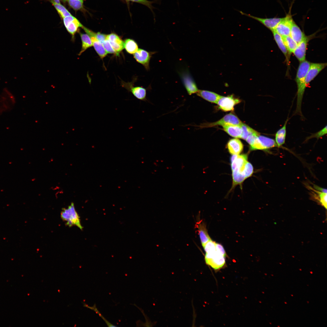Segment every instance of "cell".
Returning a JSON list of instances; mask_svg holds the SVG:
<instances>
[{"label": "cell", "instance_id": "8fae6325", "mask_svg": "<svg viewBox=\"0 0 327 327\" xmlns=\"http://www.w3.org/2000/svg\"><path fill=\"white\" fill-rule=\"evenodd\" d=\"M239 12L242 15L246 16L258 21L272 31L274 29L283 18L278 17L261 18L245 13L242 11H239Z\"/></svg>", "mask_w": 327, "mask_h": 327}, {"label": "cell", "instance_id": "8992f818", "mask_svg": "<svg viewBox=\"0 0 327 327\" xmlns=\"http://www.w3.org/2000/svg\"><path fill=\"white\" fill-rule=\"evenodd\" d=\"M293 21L291 14H288L283 18L272 31H275L281 36L290 35L291 27Z\"/></svg>", "mask_w": 327, "mask_h": 327}, {"label": "cell", "instance_id": "ab89813d", "mask_svg": "<svg viewBox=\"0 0 327 327\" xmlns=\"http://www.w3.org/2000/svg\"><path fill=\"white\" fill-rule=\"evenodd\" d=\"M133 2H137L143 4L145 5L150 8L151 9L152 8L151 4L152 3V2L148 1L147 0H127Z\"/></svg>", "mask_w": 327, "mask_h": 327}, {"label": "cell", "instance_id": "f546056e", "mask_svg": "<svg viewBox=\"0 0 327 327\" xmlns=\"http://www.w3.org/2000/svg\"><path fill=\"white\" fill-rule=\"evenodd\" d=\"M242 130L241 138L246 140L248 136L250 135H259L260 133L243 123L240 125Z\"/></svg>", "mask_w": 327, "mask_h": 327}, {"label": "cell", "instance_id": "5bb4252c", "mask_svg": "<svg viewBox=\"0 0 327 327\" xmlns=\"http://www.w3.org/2000/svg\"><path fill=\"white\" fill-rule=\"evenodd\" d=\"M86 33L90 37L95 50L102 59L104 58L107 53L104 49L102 43L98 40L94 35V32L83 26L82 28Z\"/></svg>", "mask_w": 327, "mask_h": 327}, {"label": "cell", "instance_id": "f35d334b", "mask_svg": "<svg viewBox=\"0 0 327 327\" xmlns=\"http://www.w3.org/2000/svg\"><path fill=\"white\" fill-rule=\"evenodd\" d=\"M94 34L96 38L101 43L107 39V35L102 34L99 32L97 33L94 32Z\"/></svg>", "mask_w": 327, "mask_h": 327}, {"label": "cell", "instance_id": "7a4b0ae2", "mask_svg": "<svg viewBox=\"0 0 327 327\" xmlns=\"http://www.w3.org/2000/svg\"><path fill=\"white\" fill-rule=\"evenodd\" d=\"M226 252H221L216 247L212 251L206 252L205 260L207 265L217 271L223 268L225 266Z\"/></svg>", "mask_w": 327, "mask_h": 327}, {"label": "cell", "instance_id": "ac0fdd59", "mask_svg": "<svg viewBox=\"0 0 327 327\" xmlns=\"http://www.w3.org/2000/svg\"><path fill=\"white\" fill-rule=\"evenodd\" d=\"M230 153L232 155H239L242 151L243 146L241 141L237 138L230 140L227 144Z\"/></svg>", "mask_w": 327, "mask_h": 327}, {"label": "cell", "instance_id": "5b68a950", "mask_svg": "<svg viewBox=\"0 0 327 327\" xmlns=\"http://www.w3.org/2000/svg\"><path fill=\"white\" fill-rule=\"evenodd\" d=\"M242 123L241 121L236 116L232 113H230L216 122L203 123L199 125H191L197 127L199 129H202L217 126H223L229 125H240Z\"/></svg>", "mask_w": 327, "mask_h": 327}, {"label": "cell", "instance_id": "52a82bcc", "mask_svg": "<svg viewBox=\"0 0 327 327\" xmlns=\"http://www.w3.org/2000/svg\"><path fill=\"white\" fill-rule=\"evenodd\" d=\"M122 86L131 92L137 99L140 101H147V89L141 86H134L133 82H122Z\"/></svg>", "mask_w": 327, "mask_h": 327}, {"label": "cell", "instance_id": "44dd1931", "mask_svg": "<svg viewBox=\"0 0 327 327\" xmlns=\"http://www.w3.org/2000/svg\"><path fill=\"white\" fill-rule=\"evenodd\" d=\"M290 35L297 44L303 40L306 36L294 21L291 27Z\"/></svg>", "mask_w": 327, "mask_h": 327}, {"label": "cell", "instance_id": "ffe728a7", "mask_svg": "<svg viewBox=\"0 0 327 327\" xmlns=\"http://www.w3.org/2000/svg\"><path fill=\"white\" fill-rule=\"evenodd\" d=\"M197 95L204 99L212 103H217L222 96L211 91L205 90H198Z\"/></svg>", "mask_w": 327, "mask_h": 327}, {"label": "cell", "instance_id": "4dcf8cb0", "mask_svg": "<svg viewBox=\"0 0 327 327\" xmlns=\"http://www.w3.org/2000/svg\"><path fill=\"white\" fill-rule=\"evenodd\" d=\"M258 137L265 150L277 147L275 140L260 134L259 135Z\"/></svg>", "mask_w": 327, "mask_h": 327}, {"label": "cell", "instance_id": "8d00e7d4", "mask_svg": "<svg viewBox=\"0 0 327 327\" xmlns=\"http://www.w3.org/2000/svg\"><path fill=\"white\" fill-rule=\"evenodd\" d=\"M84 306L85 307H87V308H89V309H91L93 310L96 313L98 314L101 317V318L103 320H104V322H105V323H106V324H107V326H109V327H116V326L112 324L111 323H110V322H109L106 319H105L104 318L101 314V313H100L99 311L97 309V308H96V306L95 305L94 306H93V307H90V306H88V305H86L85 303H84Z\"/></svg>", "mask_w": 327, "mask_h": 327}, {"label": "cell", "instance_id": "9c48e42d", "mask_svg": "<svg viewBox=\"0 0 327 327\" xmlns=\"http://www.w3.org/2000/svg\"><path fill=\"white\" fill-rule=\"evenodd\" d=\"M180 76L188 94L191 95L196 93L199 90L195 81L188 72H182L180 73Z\"/></svg>", "mask_w": 327, "mask_h": 327}, {"label": "cell", "instance_id": "7402d4cb", "mask_svg": "<svg viewBox=\"0 0 327 327\" xmlns=\"http://www.w3.org/2000/svg\"><path fill=\"white\" fill-rule=\"evenodd\" d=\"M288 120H286L283 126L275 134V140L278 147H281L285 143L286 134V127Z\"/></svg>", "mask_w": 327, "mask_h": 327}, {"label": "cell", "instance_id": "1f68e13d", "mask_svg": "<svg viewBox=\"0 0 327 327\" xmlns=\"http://www.w3.org/2000/svg\"><path fill=\"white\" fill-rule=\"evenodd\" d=\"M232 175L233 187L237 185L241 184L246 179L245 177L238 170L233 171Z\"/></svg>", "mask_w": 327, "mask_h": 327}, {"label": "cell", "instance_id": "ba28073f", "mask_svg": "<svg viewBox=\"0 0 327 327\" xmlns=\"http://www.w3.org/2000/svg\"><path fill=\"white\" fill-rule=\"evenodd\" d=\"M241 101L240 100L234 97L232 95L226 97L222 96L217 104L220 109L226 112L233 111L234 106Z\"/></svg>", "mask_w": 327, "mask_h": 327}, {"label": "cell", "instance_id": "d4e9b609", "mask_svg": "<svg viewBox=\"0 0 327 327\" xmlns=\"http://www.w3.org/2000/svg\"><path fill=\"white\" fill-rule=\"evenodd\" d=\"M79 33L82 42L81 49L78 54L79 55H80L87 49L93 46V45L91 38L88 34Z\"/></svg>", "mask_w": 327, "mask_h": 327}, {"label": "cell", "instance_id": "d590c367", "mask_svg": "<svg viewBox=\"0 0 327 327\" xmlns=\"http://www.w3.org/2000/svg\"><path fill=\"white\" fill-rule=\"evenodd\" d=\"M327 134V126L324 127L323 129L317 132L312 134L311 136L308 137L307 138L308 140L312 138H316L317 139Z\"/></svg>", "mask_w": 327, "mask_h": 327}, {"label": "cell", "instance_id": "f1b7e54d", "mask_svg": "<svg viewBox=\"0 0 327 327\" xmlns=\"http://www.w3.org/2000/svg\"><path fill=\"white\" fill-rule=\"evenodd\" d=\"M124 48L129 54H134L138 49L137 43L133 40L127 39L124 41Z\"/></svg>", "mask_w": 327, "mask_h": 327}, {"label": "cell", "instance_id": "4316f807", "mask_svg": "<svg viewBox=\"0 0 327 327\" xmlns=\"http://www.w3.org/2000/svg\"><path fill=\"white\" fill-rule=\"evenodd\" d=\"M281 36L289 53H293L297 46V43L290 35Z\"/></svg>", "mask_w": 327, "mask_h": 327}, {"label": "cell", "instance_id": "2e32d148", "mask_svg": "<svg viewBox=\"0 0 327 327\" xmlns=\"http://www.w3.org/2000/svg\"><path fill=\"white\" fill-rule=\"evenodd\" d=\"M309 39L310 36H306L303 40L297 44L296 48L293 52L300 62L306 59L307 46Z\"/></svg>", "mask_w": 327, "mask_h": 327}, {"label": "cell", "instance_id": "74e56055", "mask_svg": "<svg viewBox=\"0 0 327 327\" xmlns=\"http://www.w3.org/2000/svg\"><path fill=\"white\" fill-rule=\"evenodd\" d=\"M103 47L107 53L116 54V53L112 48L110 42L107 39L102 43Z\"/></svg>", "mask_w": 327, "mask_h": 327}, {"label": "cell", "instance_id": "e575fe53", "mask_svg": "<svg viewBox=\"0 0 327 327\" xmlns=\"http://www.w3.org/2000/svg\"><path fill=\"white\" fill-rule=\"evenodd\" d=\"M69 5L75 10L81 9L83 6V0H68Z\"/></svg>", "mask_w": 327, "mask_h": 327}, {"label": "cell", "instance_id": "d6a6232c", "mask_svg": "<svg viewBox=\"0 0 327 327\" xmlns=\"http://www.w3.org/2000/svg\"><path fill=\"white\" fill-rule=\"evenodd\" d=\"M253 167L252 164L248 161L239 172L246 178L251 176L253 172Z\"/></svg>", "mask_w": 327, "mask_h": 327}, {"label": "cell", "instance_id": "7c38bea8", "mask_svg": "<svg viewBox=\"0 0 327 327\" xmlns=\"http://www.w3.org/2000/svg\"><path fill=\"white\" fill-rule=\"evenodd\" d=\"M63 18L64 23L66 29L71 35L72 39H74L75 34L77 32L78 28L79 27L82 28L83 25L78 19L71 15Z\"/></svg>", "mask_w": 327, "mask_h": 327}, {"label": "cell", "instance_id": "30bf717a", "mask_svg": "<svg viewBox=\"0 0 327 327\" xmlns=\"http://www.w3.org/2000/svg\"><path fill=\"white\" fill-rule=\"evenodd\" d=\"M155 51H148L142 49H138L134 54V57L136 61L144 66L147 70L150 69L149 63L152 55Z\"/></svg>", "mask_w": 327, "mask_h": 327}, {"label": "cell", "instance_id": "83f0119b", "mask_svg": "<svg viewBox=\"0 0 327 327\" xmlns=\"http://www.w3.org/2000/svg\"><path fill=\"white\" fill-rule=\"evenodd\" d=\"M272 32L274 39L279 48L281 50L287 58L289 53L284 44L281 35L274 31H272Z\"/></svg>", "mask_w": 327, "mask_h": 327}, {"label": "cell", "instance_id": "277c9868", "mask_svg": "<svg viewBox=\"0 0 327 327\" xmlns=\"http://www.w3.org/2000/svg\"><path fill=\"white\" fill-rule=\"evenodd\" d=\"M16 102L14 95L7 88L3 89L0 94V116L11 111L15 106Z\"/></svg>", "mask_w": 327, "mask_h": 327}, {"label": "cell", "instance_id": "603a6c76", "mask_svg": "<svg viewBox=\"0 0 327 327\" xmlns=\"http://www.w3.org/2000/svg\"><path fill=\"white\" fill-rule=\"evenodd\" d=\"M259 135H250L248 136L246 140L247 142L250 146V148L251 150H265L259 138Z\"/></svg>", "mask_w": 327, "mask_h": 327}, {"label": "cell", "instance_id": "d6986e66", "mask_svg": "<svg viewBox=\"0 0 327 327\" xmlns=\"http://www.w3.org/2000/svg\"><path fill=\"white\" fill-rule=\"evenodd\" d=\"M202 245L203 246L206 243L211 240L209 235L205 224L202 221L197 222L196 224Z\"/></svg>", "mask_w": 327, "mask_h": 327}, {"label": "cell", "instance_id": "e0dca14e", "mask_svg": "<svg viewBox=\"0 0 327 327\" xmlns=\"http://www.w3.org/2000/svg\"><path fill=\"white\" fill-rule=\"evenodd\" d=\"M230 159L231 166L232 171L237 170L239 172L247 161L246 154L233 155Z\"/></svg>", "mask_w": 327, "mask_h": 327}, {"label": "cell", "instance_id": "60d3db41", "mask_svg": "<svg viewBox=\"0 0 327 327\" xmlns=\"http://www.w3.org/2000/svg\"><path fill=\"white\" fill-rule=\"evenodd\" d=\"M314 189L316 190H317L318 191H321V192H324V193H327V190L326 189H325L324 188H323L320 187H319L318 186H316L315 185H314Z\"/></svg>", "mask_w": 327, "mask_h": 327}, {"label": "cell", "instance_id": "9a60e30c", "mask_svg": "<svg viewBox=\"0 0 327 327\" xmlns=\"http://www.w3.org/2000/svg\"><path fill=\"white\" fill-rule=\"evenodd\" d=\"M107 38L116 54L118 55L124 48V41L117 35L114 33L107 35Z\"/></svg>", "mask_w": 327, "mask_h": 327}, {"label": "cell", "instance_id": "6da1fadb", "mask_svg": "<svg viewBox=\"0 0 327 327\" xmlns=\"http://www.w3.org/2000/svg\"><path fill=\"white\" fill-rule=\"evenodd\" d=\"M311 63L306 60L301 62L298 68L296 78L297 87L296 114H302L301 105L304 94L306 87L305 80Z\"/></svg>", "mask_w": 327, "mask_h": 327}, {"label": "cell", "instance_id": "cb8c5ba5", "mask_svg": "<svg viewBox=\"0 0 327 327\" xmlns=\"http://www.w3.org/2000/svg\"><path fill=\"white\" fill-rule=\"evenodd\" d=\"M223 130L230 136L236 138H241L242 130L240 125H229L223 126Z\"/></svg>", "mask_w": 327, "mask_h": 327}, {"label": "cell", "instance_id": "b9f144b4", "mask_svg": "<svg viewBox=\"0 0 327 327\" xmlns=\"http://www.w3.org/2000/svg\"><path fill=\"white\" fill-rule=\"evenodd\" d=\"M53 0L54 1V2H55V3H58V4H60V2L59 0Z\"/></svg>", "mask_w": 327, "mask_h": 327}, {"label": "cell", "instance_id": "836d02e7", "mask_svg": "<svg viewBox=\"0 0 327 327\" xmlns=\"http://www.w3.org/2000/svg\"><path fill=\"white\" fill-rule=\"evenodd\" d=\"M51 2L63 18L71 15L67 10L62 5L52 1H51Z\"/></svg>", "mask_w": 327, "mask_h": 327}, {"label": "cell", "instance_id": "7bdbcfd3", "mask_svg": "<svg viewBox=\"0 0 327 327\" xmlns=\"http://www.w3.org/2000/svg\"><path fill=\"white\" fill-rule=\"evenodd\" d=\"M62 0V1H63L64 2H66V1H68V0Z\"/></svg>", "mask_w": 327, "mask_h": 327}, {"label": "cell", "instance_id": "484cf974", "mask_svg": "<svg viewBox=\"0 0 327 327\" xmlns=\"http://www.w3.org/2000/svg\"><path fill=\"white\" fill-rule=\"evenodd\" d=\"M309 188L314 192L313 193V197L315 198L326 209L327 206V193L318 191L310 187H309Z\"/></svg>", "mask_w": 327, "mask_h": 327}, {"label": "cell", "instance_id": "3957f363", "mask_svg": "<svg viewBox=\"0 0 327 327\" xmlns=\"http://www.w3.org/2000/svg\"><path fill=\"white\" fill-rule=\"evenodd\" d=\"M61 217L65 222L66 225L69 227L73 226L78 227L81 230L83 227L81 223L80 217L76 210L74 204L72 203L68 207L63 208L61 212Z\"/></svg>", "mask_w": 327, "mask_h": 327}, {"label": "cell", "instance_id": "4fadbf2b", "mask_svg": "<svg viewBox=\"0 0 327 327\" xmlns=\"http://www.w3.org/2000/svg\"><path fill=\"white\" fill-rule=\"evenodd\" d=\"M326 66V63H311L306 78V87Z\"/></svg>", "mask_w": 327, "mask_h": 327}]
</instances>
